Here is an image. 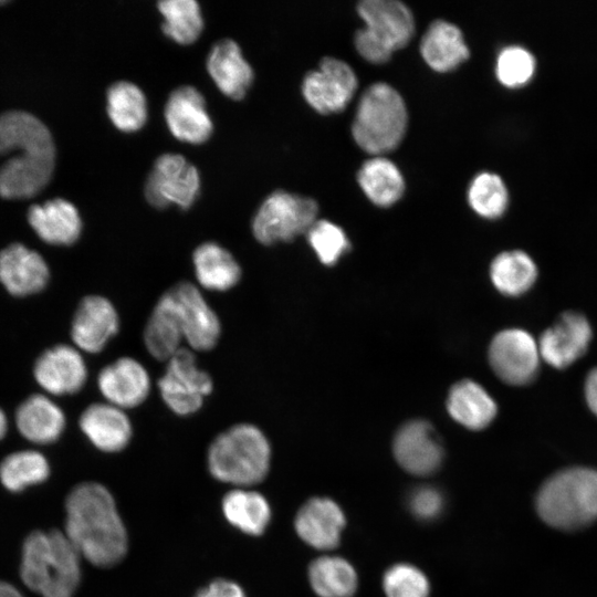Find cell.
I'll return each mask as SVG.
<instances>
[{
    "instance_id": "obj_33",
    "label": "cell",
    "mask_w": 597,
    "mask_h": 597,
    "mask_svg": "<svg viewBox=\"0 0 597 597\" xmlns=\"http://www.w3.org/2000/svg\"><path fill=\"white\" fill-rule=\"evenodd\" d=\"M222 511L230 524L250 535H261L271 520V507L259 492L235 489L222 500Z\"/></svg>"
},
{
    "instance_id": "obj_41",
    "label": "cell",
    "mask_w": 597,
    "mask_h": 597,
    "mask_svg": "<svg viewBox=\"0 0 597 597\" xmlns=\"http://www.w3.org/2000/svg\"><path fill=\"white\" fill-rule=\"evenodd\" d=\"M411 513L421 521L437 519L443 510V496L432 486H420L413 490L409 496Z\"/></svg>"
},
{
    "instance_id": "obj_2",
    "label": "cell",
    "mask_w": 597,
    "mask_h": 597,
    "mask_svg": "<svg viewBox=\"0 0 597 597\" xmlns=\"http://www.w3.org/2000/svg\"><path fill=\"white\" fill-rule=\"evenodd\" d=\"M19 151L0 167V195L30 198L51 179L55 147L51 133L35 116L11 111L0 115V155Z\"/></svg>"
},
{
    "instance_id": "obj_40",
    "label": "cell",
    "mask_w": 597,
    "mask_h": 597,
    "mask_svg": "<svg viewBox=\"0 0 597 597\" xmlns=\"http://www.w3.org/2000/svg\"><path fill=\"white\" fill-rule=\"evenodd\" d=\"M307 239L322 263L333 265L350 244L343 229L328 220H316Z\"/></svg>"
},
{
    "instance_id": "obj_26",
    "label": "cell",
    "mask_w": 597,
    "mask_h": 597,
    "mask_svg": "<svg viewBox=\"0 0 597 597\" xmlns=\"http://www.w3.org/2000/svg\"><path fill=\"white\" fill-rule=\"evenodd\" d=\"M425 62L437 72H449L470 56V50L461 30L446 20L433 21L420 41Z\"/></svg>"
},
{
    "instance_id": "obj_20",
    "label": "cell",
    "mask_w": 597,
    "mask_h": 597,
    "mask_svg": "<svg viewBox=\"0 0 597 597\" xmlns=\"http://www.w3.org/2000/svg\"><path fill=\"white\" fill-rule=\"evenodd\" d=\"M165 118L172 135L182 142L200 144L212 133L205 98L193 86H180L170 94Z\"/></svg>"
},
{
    "instance_id": "obj_45",
    "label": "cell",
    "mask_w": 597,
    "mask_h": 597,
    "mask_svg": "<svg viewBox=\"0 0 597 597\" xmlns=\"http://www.w3.org/2000/svg\"><path fill=\"white\" fill-rule=\"evenodd\" d=\"M0 597H23V596L12 585L0 580Z\"/></svg>"
},
{
    "instance_id": "obj_37",
    "label": "cell",
    "mask_w": 597,
    "mask_h": 597,
    "mask_svg": "<svg viewBox=\"0 0 597 597\" xmlns=\"http://www.w3.org/2000/svg\"><path fill=\"white\" fill-rule=\"evenodd\" d=\"M164 17L163 31L180 44L193 42L203 28L200 7L195 0H166L158 2Z\"/></svg>"
},
{
    "instance_id": "obj_18",
    "label": "cell",
    "mask_w": 597,
    "mask_h": 597,
    "mask_svg": "<svg viewBox=\"0 0 597 597\" xmlns=\"http://www.w3.org/2000/svg\"><path fill=\"white\" fill-rule=\"evenodd\" d=\"M118 328V314L112 302L100 295H88L75 311L71 338L78 349L96 354L117 334Z\"/></svg>"
},
{
    "instance_id": "obj_30",
    "label": "cell",
    "mask_w": 597,
    "mask_h": 597,
    "mask_svg": "<svg viewBox=\"0 0 597 597\" xmlns=\"http://www.w3.org/2000/svg\"><path fill=\"white\" fill-rule=\"evenodd\" d=\"M357 181L367 198L384 208L396 203L405 191L401 171L384 156L367 159L358 170Z\"/></svg>"
},
{
    "instance_id": "obj_7",
    "label": "cell",
    "mask_w": 597,
    "mask_h": 597,
    "mask_svg": "<svg viewBox=\"0 0 597 597\" xmlns=\"http://www.w3.org/2000/svg\"><path fill=\"white\" fill-rule=\"evenodd\" d=\"M317 202L310 198L276 190L269 195L258 209L252 231L263 244L287 242L302 233H307L316 221Z\"/></svg>"
},
{
    "instance_id": "obj_10",
    "label": "cell",
    "mask_w": 597,
    "mask_h": 597,
    "mask_svg": "<svg viewBox=\"0 0 597 597\" xmlns=\"http://www.w3.org/2000/svg\"><path fill=\"white\" fill-rule=\"evenodd\" d=\"M357 86V76L346 62L326 56L321 60L318 69L304 76L302 93L311 107L326 115L342 112Z\"/></svg>"
},
{
    "instance_id": "obj_6",
    "label": "cell",
    "mask_w": 597,
    "mask_h": 597,
    "mask_svg": "<svg viewBox=\"0 0 597 597\" xmlns=\"http://www.w3.org/2000/svg\"><path fill=\"white\" fill-rule=\"evenodd\" d=\"M547 524L563 530L585 526L597 517V471L573 468L547 480L537 496Z\"/></svg>"
},
{
    "instance_id": "obj_24",
    "label": "cell",
    "mask_w": 597,
    "mask_h": 597,
    "mask_svg": "<svg viewBox=\"0 0 597 597\" xmlns=\"http://www.w3.org/2000/svg\"><path fill=\"white\" fill-rule=\"evenodd\" d=\"M15 425L27 440L45 444L59 439L65 428V415L51 398L34 394L15 411Z\"/></svg>"
},
{
    "instance_id": "obj_12",
    "label": "cell",
    "mask_w": 597,
    "mask_h": 597,
    "mask_svg": "<svg viewBox=\"0 0 597 597\" xmlns=\"http://www.w3.org/2000/svg\"><path fill=\"white\" fill-rule=\"evenodd\" d=\"M168 293L188 345L195 350L213 348L221 333L220 321L198 287L189 282H180L169 289Z\"/></svg>"
},
{
    "instance_id": "obj_38",
    "label": "cell",
    "mask_w": 597,
    "mask_h": 597,
    "mask_svg": "<svg viewBox=\"0 0 597 597\" xmlns=\"http://www.w3.org/2000/svg\"><path fill=\"white\" fill-rule=\"evenodd\" d=\"M536 59L525 46L509 44L500 50L495 60V75L506 87L525 85L534 75Z\"/></svg>"
},
{
    "instance_id": "obj_1",
    "label": "cell",
    "mask_w": 597,
    "mask_h": 597,
    "mask_svg": "<svg viewBox=\"0 0 597 597\" xmlns=\"http://www.w3.org/2000/svg\"><path fill=\"white\" fill-rule=\"evenodd\" d=\"M65 535L81 557L98 567L119 563L127 552V533L109 491L84 482L65 501Z\"/></svg>"
},
{
    "instance_id": "obj_17",
    "label": "cell",
    "mask_w": 597,
    "mask_h": 597,
    "mask_svg": "<svg viewBox=\"0 0 597 597\" xmlns=\"http://www.w3.org/2000/svg\"><path fill=\"white\" fill-rule=\"evenodd\" d=\"M346 525L342 507L332 499L315 496L297 511L295 532L308 546L318 551H332L338 546Z\"/></svg>"
},
{
    "instance_id": "obj_34",
    "label": "cell",
    "mask_w": 597,
    "mask_h": 597,
    "mask_svg": "<svg viewBox=\"0 0 597 597\" xmlns=\"http://www.w3.org/2000/svg\"><path fill=\"white\" fill-rule=\"evenodd\" d=\"M107 113L118 129L124 132L139 129L147 118L144 93L130 82L114 83L107 91Z\"/></svg>"
},
{
    "instance_id": "obj_31",
    "label": "cell",
    "mask_w": 597,
    "mask_h": 597,
    "mask_svg": "<svg viewBox=\"0 0 597 597\" xmlns=\"http://www.w3.org/2000/svg\"><path fill=\"white\" fill-rule=\"evenodd\" d=\"M308 583L318 597H353L358 588V575L344 557L324 555L307 569Z\"/></svg>"
},
{
    "instance_id": "obj_5",
    "label": "cell",
    "mask_w": 597,
    "mask_h": 597,
    "mask_svg": "<svg viewBox=\"0 0 597 597\" xmlns=\"http://www.w3.org/2000/svg\"><path fill=\"white\" fill-rule=\"evenodd\" d=\"M408 125L404 98L396 88L378 82L362 94L352 124L355 143L373 156H383L402 142Z\"/></svg>"
},
{
    "instance_id": "obj_42",
    "label": "cell",
    "mask_w": 597,
    "mask_h": 597,
    "mask_svg": "<svg viewBox=\"0 0 597 597\" xmlns=\"http://www.w3.org/2000/svg\"><path fill=\"white\" fill-rule=\"evenodd\" d=\"M354 43L359 55L374 64L386 63L392 55L388 49L376 41L364 28L356 32Z\"/></svg>"
},
{
    "instance_id": "obj_8",
    "label": "cell",
    "mask_w": 597,
    "mask_h": 597,
    "mask_svg": "<svg viewBox=\"0 0 597 597\" xmlns=\"http://www.w3.org/2000/svg\"><path fill=\"white\" fill-rule=\"evenodd\" d=\"M167 362L166 371L158 380L164 402L179 416L195 413L213 389L210 375L197 366L195 354L185 347Z\"/></svg>"
},
{
    "instance_id": "obj_16",
    "label": "cell",
    "mask_w": 597,
    "mask_h": 597,
    "mask_svg": "<svg viewBox=\"0 0 597 597\" xmlns=\"http://www.w3.org/2000/svg\"><path fill=\"white\" fill-rule=\"evenodd\" d=\"M33 376L39 386L51 395H72L85 385L87 368L77 348L60 344L39 356Z\"/></svg>"
},
{
    "instance_id": "obj_25",
    "label": "cell",
    "mask_w": 597,
    "mask_h": 597,
    "mask_svg": "<svg viewBox=\"0 0 597 597\" xmlns=\"http://www.w3.org/2000/svg\"><path fill=\"white\" fill-rule=\"evenodd\" d=\"M207 69L217 86L234 100L245 95L253 80L252 67L239 45L230 39H223L212 46Z\"/></svg>"
},
{
    "instance_id": "obj_14",
    "label": "cell",
    "mask_w": 597,
    "mask_h": 597,
    "mask_svg": "<svg viewBox=\"0 0 597 597\" xmlns=\"http://www.w3.org/2000/svg\"><path fill=\"white\" fill-rule=\"evenodd\" d=\"M392 452L398 464L413 475L436 472L443 459V448L433 427L422 420L405 423L396 433Z\"/></svg>"
},
{
    "instance_id": "obj_28",
    "label": "cell",
    "mask_w": 597,
    "mask_h": 597,
    "mask_svg": "<svg viewBox=\"0 0 597 597\" xmlns=\"http://www.w3.org/2000/svg\"><path fill=\"white\" fill-rule=\"evenodd\" d=\"M451 417L471 430L488 427L496 416V404L486 390L473 380H461L450 390L447 402Z\"/></svg>"
},
{
    "instance_id": "obj_22",
    "label": "cell",
    "mask_w": 597,
    "mask_h": 597,
    "mask_svg": "<svg viewBox=\"0 0 597 597\" xmlns=\"http://www.w3.org/2000/svg\"><path fill=\"white\" fill-rule=\"evenodd\" d=\"M80 428L104 452L123 450L132 438V423L123 409L112 404L90 405L80 417Z\"/></svg>"
},
{
    "instance_id": "obj_13",
    "label": "cell",
    "mask_w": 597,
    "mask_h": 597,
    "mask_svg": "<svg viewBox=\"0 0 597 597\" xmlns=\"http://www.w3.org/2000/svg\"><path fill=\"white\" fill-rule=\"evenodd\" d=\"M591 337V326L585 315L565 312L542 333L537 344L540 355L552 367L566 368L587 352Z\"/></svg>"
},
{
    "instance_id": "obj_3",
    "label": "cell",
    "mask_w": 597,
    "mask_h": 597,
    "mask_svg": "<svg viewBox=\"0 0 597 597\" xmlns=\"http://www.w3.org/2000/svg\"><path fill=\"white\" fill-rule=\"evenodd\" d=\"M80 561L64 532L34 531L23 543L20 576L42 597H72L81 579Z\"/></svg>"
},
{
    "instance_id": "obj_32",
    "label": "cell",
    "mask_w": 597,
    "mask_h": 597,
    "mask_svg": "<svg viewBox=\"0 0 597 597\" xmlns=\"http://www.w3.org/2000/svg\"><path fill=\"white\" fill-rule=\"evenodd\" d=\"M490 276L499 292L507 296H520L534 285L537 266L522 250L504 251L493 259Z\"/></svg>"
},
{
    "instance_id": "obj_19",
    "label": "cell",
    "mask_w": 597,
    "mask_h": 597,
    "mask_svg": "<svg viewBox=\"0 0 597 597\" xmlns=\"http://www.w3.org/2000/svg\"><path fill=\"white\" fill-rule=\"evenodd\" d=\"M97 386L108 404L121 409L134 408L147 398L150 378L138 360L122 357L100 371Z\"/></svg>"
},
{
    "instance_id": "obj_46",
    "label": "cell",
    "mask_w": 597,
    "mask_h": 597,
    "mask_svg": "<svg viewBox=\"0 0 597 597\" xmlns=\"http://www.w3.org/2000/svg\"><path fill=\"white\" fill-rule=\"evenodd\" d=\"M8 429V419L3 410L0 408V440L6 436Z\"/></svg>"
},
{
    "instance_id": "obj_43",
    "label": "cell",
    "mask_w": 597,
    "mask_h": 597,
    "mask_svg": "<svg viewBox=\"0 0 597 597\" xmlns=\"http://www.w3.org/2000/svg\"><path fill=\"white\" fill-rule=\"evenodd\" d=\"M195 597H245V595L237 583L219 578L199 590Z\"/></svg>"
},
{
    "instance_id": "obj_15",
    "label": "cell",
    "mask_w": 597,
    "mask_h": 597,
    "mask_svg": "<svg viewBox=\"0 0 597 597\" xmlns=\"http://www.w3.org/2000/svg\"><path fill=\"white\" fill-rule=\"evenodd\" d=\"M357 12L364 29L391 53L405 48L415 34V19L410 9L398 0H364Z\"/></svg>"
},
{
    "instance_id": "obj_9",
    "label": "cell",
    "mask_w": 597,
    "mask_h": 597,
    "mask_svg": "<svg viewBox=\"0 0 597 597\" xmlns=\"http://www.w3.org/2000/svg\"><path fill=\"white\" fill-rule=\"evenodd\" d=\"M200 177L197 168L184 156L164 154L157 158L146 181V198L153 206L177 205L189 208L198 197Z\"/></svg>"
},
{
    "instance_id": "obj_21",
    "label": "cell",
    "mask_w": 597,
    "mask_h": 597,
    "mask_svg": "<svg viewBox=\"0 0 597 597\" xmlns=\"http://www.w3.org/2000/svg\"><path fill=\"white\" fill-rule=\"evenodd\" d=\"M50 271L40 253L21 243H12L0 251V282L14 296H27L42 291Z\"/></svg>"
},
{
    "instance_id": "obj_4",
    "label": "cell",
    "mask_w": 597,
    "mask_h": 597,
    "mask_svg": "<svg viewBox=\"0 0 597 597\" xmlns=\"http://www.w3.org/2000/svg\"><path fill=\"white\" fill-rule=\"evenodd\" d=\"M271 448L264 433L239 423L220 433L208 450V468L219 481L238 486L261 482L268 474Z\"/></svg>"
},
{
    "instance_id": "obj_29",
    "label": "cell",
    "mask_w": 597,
    "mask_h": 597,
    "mask_svg": "<svg viewBox=\"0 0 597 597\" xmlns=\"http://www.w3.org/2000/svg\"><path fill=\"white\" fill-rule=\"evenodd\" d=\"M192 262L197 281L206 290L228 291L241 277L240 265L233 255L216 242L200 244L193 252Z\"/></svg>"
},
{
    "instance_id": "obj_23",
    "label": "cell",
    "mask_w": 597,
    "mask_h": 597,
    "mask_svg": "<svg viewBox=\"0 0 597 597\" xmlns=\"http://www.w3.org/2000/svg\"><path fill=\"white\" fill-rule=\"evenodd\" d=\"M28 220L36 234L50 244H72L82 231L77 209L61 198L32 206L28 212Z\"/></svg>"
},
{
    "instance_id": "obj_11",
    "label": "cell",
    "mask_w": 597,
    "mask_h": 597,
    "mask_svg": "<svg viewBox=\"0 0 597 597\" xmlns=\"http://www.w3.org/2000/svg\"><path fill=\"white\" fill-rule=\"evenodd\" d=\"M538 345L521 328L498 333L489 348V360L496 376L506 384L522 386L531 383L540 367Z\"/></svg>"
},
{
    "instance_id": "obj_35",
    "label": "cell",
    "mask_w": 597,
    "mask_h": 597,
    "mask_svg": "<svg viewBox=\"0 0 597 597\" xmlns=\"http://www.w3.org/2000/svg\"><path fill=\"white\" fill-rule=\"evenodd\" d=\"M50 473L45 457L34 450H21L7 455L0 463V481L10 491L44 481Z\"/></svg>"
},
{
    "instance_id": "obj_36",
    "label": "cell",
    "mask_w": 597,
    "mask_h": 597,
    "mask_svg": "<svg viewBox=\"0 0 597 597\" xmlns=\"http://www.w3.org/2000/svg\"><path fill=\"white\" fill-rule=\"evenodd\" d=\"M509 189L502 177L492 171L475 175L468 188V202L472 210L486 219H498L507 209Z\"/></svg>"
},
{
    "instance_id": "obj_39",
    "label": "cell",
    "mask_w": 597,
    "mask_h": 597,
    "mask_svg": "<svg viewBox=\"0 0 597 597\" xmlns=\"http://www.w3.org/2000/svg\"><path fill=\"white\" fill-rule=\"evenodd\" d=\"M386 597H429L430 582L427 575L410 563H397L383 575Z\"/></svg>"
},
{
    "instance_id": "obj_27",
    "label": "cell",
    "mask_w": 597,
    "mask_h": 597,
    "mask_svg": "<svg viewBox=\"0 0 597 597\" xmlns=\"http://www.w3.org/2000/svg\"><path fill=\"white\" fill-rule=\"evenodd\" d=\"M182 329L174 301L166 291L156 303L144 331L149 354L159 360L170 359L181 347Z\"/></svg>"
},
{
    "instance_id": "obj_44",
    "label": "cell",
    "mask_w": 597,
    "mask_h": 597,
    "mask_svg": "<svg viewBox=\"0 0 597 597\" xmlns=\"http://www.w3.org/2000/svg\"><path fill=\"white\" fill-rule=\"evenodd\" d=\"M585 399L589 409L597 416V367L593 368L585 380Z\"/></svg>"
}]
</instances>
